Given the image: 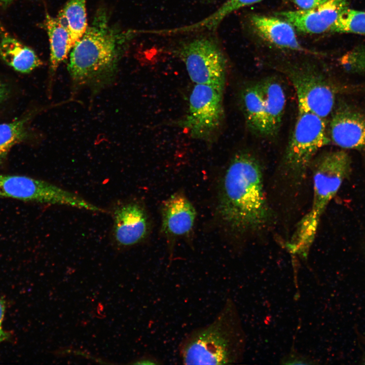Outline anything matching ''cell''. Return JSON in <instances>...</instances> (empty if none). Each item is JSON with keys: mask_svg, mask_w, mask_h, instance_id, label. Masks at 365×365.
<instances>
[{"mask_svg": "<svg viewBox=\"0 0 365 365\" xmlns=\"http://www.w3.org/2000/svg\"><path fill=\"white\" fill-rule=\"evenodd\" d=\"M217 212L230 231L243 234L263 228L271 211L266 197L259 160L247 152L237 153L222 178Z\"/></svg>", "mask_w": 365, "mask_h": 365, "instance_id": "6da1fadb", "label": "cell"}, {"mask_svg": "<svg viewBox=\"0 0 365 365\" xmlns=\"http://www.w3.org/2000/svg\"><path fill=\"white\" fill-rule=\"evenodd\" d=\"M140 30L114 24L100 7L71 49L67 69L75 85L99 86L114 76L131 41Z\"/></svg>", "mask_w": 365, "mask_h": 365, "instance_id": "7a4b0ae2", "label": "cell"}, {"mask_svg": "<svg viewBox=\"0 0 365 365\" xmlns=\"http://www.w3.org/2000/svg\"><path fill=\"white\" fill-rule=\"evenodd\" d=\"M246 335L234 302L228 299L208 324L193 329L180 342L178 351L184 364H226L240 362Z\"/></svg>", "mask_w": 365, "mask_h": 365, "instance_id": "3957f363", "label": "cell"}, {"mask_svg": "<svg viewBox=\"0 0 365 365\" xmlns=\"http://www.w3.org/2000/svg\"><path fill=\"white\" fill-rule=\"evenodd\" d=\"M351 161L343 150L327 152L313 162V197L309 211L298 223L287 244L298 254L306 256L314 240L320 217L351 170Z\"/></svg>", "mask_w": 365, "mask_h": 365, "instance_id": "277c9868", "label": "cell"}, {"mask_svg": "<svg viewBox=\"0 0 365 365\" xmlns=\"http://www.w3.org/2000/svg\"><path fill=\"white\" fill-rule=\"evenodd\" d=\"M326 126L325 119L298 110L283 162L285 170L296 184L304 179L317 152L331 142Z\"/></svg>", "mask_w": 365, "mask_h": 365, "instance_id": "5b68a950", "label": "cell"}, {"mask_svg": "<svg viewBox=\"0 0 365 365\" xmlns=\"http://www.w3.org/2000/svg\"><path fill=\"white\" fill-rule=\"evenodd\" d=\"M177 53L195 84H204L224 91L226 82L227 60L216 41L199 36L182 43Z\"/></svg>", "mask_w": 365, "mask_h": 365, "instance_id": "8992f818", "label": "cell"}, {"mask_svg": "<svg viewBox=\"0 0 365 365\" xmlns=\"http://www.w3.org/2000/svg\"><path fill=\"white\" fill-rule=\"evenodd\" d=\"M0 198L102 211V208L74 193L45 180L23 175L0 174Z\"/></svg>", "mask_w": 365, "mask_h": 365, "instance_id": "52a82bcc", "label": "cell"}, {"mask_svg": "<svg viewBox=\"0 0 365 365\" xmlns=\"http://www.w3.org/2000/svg\"><path fill=\"white\" fill-rule=\"evenodd\" d=\"M223 93L208 85L195 84L189 97L187 114L178 122V125L195 139L213 141L224 118Z\"/></svg>", "mask_w": 365, "mask_h": 365, "instance_id": "ba28073f", "label": "cell"}, {"mask_svg": "<svg viewBox=\"0 0 365 365\" xmlns=\"http://www.w3.org/2000/svg\"><path fill=\"white\" fill-rule=\"evenodd\" d=\"M286 74L295 90L298 110L325 119L331 115L336 91L327 77L319 70L305 66L290 67Z\"/></svg>", "mask_w": 365, "mask_h": 365, "instance_id": "9c48e42d", "label": "cell"}, {"mask_svg": "<svg viewBox=\"0 0 365 365\" xmlns=\"http://www.w3.org/2000/svg\"><path fill=\"white\" fill-rule=\"evenodd\" d=\"M330 135L342 149L365 148V115L353 105L339 101L331 114Z\"/></svg>", "mask_w": 365, "mask_h": 365, "instance_id": "30bf717a", "label": "cell"}, {"mask_svg": "<svg viewBox=\"0 0 365 365\" xmlns=\"http://www.w3.org/2000/svg\"><path fill=\"white\" fill-rule=\"evenodd\" d=\"M113 235L118 247L127 248L141 242L148 234L149 222L142 205L131 202L117 206L113 213Z\"/></svg>", "mask_w": 365, "mask_h": 365, "instance_id": "8fae6325", "label": "cell"}, {"mask_svg": "<svg viewBox=\"0 0 365 365\" xmlns=\"http://www.w3.org/2000/svg\"><path fill=\"white\" fill-rule=\"evenodd\" d=\"M347 6V0H328L311 9L282 11L275 15L301 32L318 34L331 31L338 16Z\"/></svg>", "mask_w": 365, "mask_h": 365, "instance_id": "7c38bea8", "label": "cell"}, {"mask_svg": "<svg viewBox=\"0 0 365 365\" xmlns=\"http://www.w3.org/2000/svg\"><path fill=\"white\" fill-rule=\"evenodd\" d=\"M162 233L170 240L189 235L196 216V210L187 197L177 192L170 196L162 204Z\"/></svg>", "mask_w": 365, "mask_h": 365, "instance_id": "4fadbf2b", "label": "cell"}, {"mask_svg": "<svg viewBox=\"0 0 365 365\" xmlns=\"http://www.w3.org/2000/svg\"><path fill=\"white\" fill-rule=\"evenodd\" d=\"M251 24L257 33L277 47L295 51H304L299 43L294 27L286 20L277 17L254 15Z\"/></svg>", "mask_w": 365, "mask_h": 365, "instance_id": "5bb4252c", "label": "cell"}, {"mask_svg": "<svg viewBox=\"0 0 365 365\" xmlns=\"http://www.w3.org/2000/svg\"><path fill=\"white\" fill-rule=\"evenodd\" d=\"M263 97L267 122V137L278 134L282 121L286 96L282 84L276 78L259 81Z\"/></svg>", "mask_w": 365, "mask_h": 365, "instance_id": "9a60e30c", "label": "cell"}, {"mask_svg": "<svg viewBox=\"0 0 365 365\" xmlns=\"http://www.w3.org/2000/svg\"><path fill=\"white\" fill-rule=\"evenodd\" d=\"M1 32L0 57L6 64L21 73H29L42 64L31 48L7 32Z\"/></svg>", "mask_w": 365, "mask_h": 365, "instance_id": "2e32d148", "label": "cell"}, {"mask_svg": "<svg viewBox=\"0 0 365 365\" xmlns=\"http://www.w3.org/2000/svg\"><path fill=\"white\" fill-rule=\"evenodd\" d=\"M241 106L246 125L251 133L267 137V122L260 82L245 86L240 94Z\"/></svg>", "mask_w": 365, "mask_h": 365, "instance_id": "e0dca14e", "label": "cell"}, {"mask_svg": "<svg viewBox=\"0 0 365 365\" xmlns=\"http://www.w3.org/2000/svg\"><path fill=\"white\" fill-rule=\"evenodd\" d=\"M44 27L50 45V71L53 76L72 48L70 32L60 17H53L46 12Z\"/></svg>", "mask_w": 365, "mask_h": 365, "instance_id": "ac0fdd59", "label": "cell"}, {"mask_svg": "<svg viewBox=\"0 0 365 365\" xmlns=\"http://www.w3.org/2000/svg\"><path fill=\"white\" fill-rule=\"evenodd\" d=\"M58 16L63 20L68 28L73 47L88 26L86 0H68Z\"/></svg>", "mask_w": 365, "mask_h": 365, "instance_id": "d6986e66", "label": "cell"}, {"mask_svg": "<svg viewBox=\"0 0 365 365\" xmlns=\"http://www.w3.org/2000/svg\"><path fill=\"white\" fill-rule=\"evenodd\" d=\"M263 0H226L216 10L194 24L177 28L178 32H188L199 30H213L228 15L242 8Z\"/></svg>", "mask_w": 365, "mask_h": 365, "instance_id": "ffe728a7", "label": "cell"}, {"mask_svg": "<svg viewBox=\"0 0 365 365\" xmlns=\"http://www.w3.org/2000/svg\"><path fill=\"white\" fill-rule=\"evenodd\" d=\"M26 121L27 120L23 118L10 123L0 124V161L7 157L15 145L26 137Z\"/></svg>", "mask_w": 365, "mask_h": 365, "instance_id": "44dd1931", "label": "cell"}, {"mask_svg": "<svg viewBox=\"0 0 365 365\" xmlns=\"http://www.w3.org/2000/svg\"><path fill=\"white\" fill-rule=\"evenodd\" d=\"M331 31L365 35V11L346 8L338 16Z\"/></svg>", "mask_w": 365, "mask_h": 365, "instance_id": "7402d4cb", "label": "cell"}, {"mask_svg": "<svg viewBox=\"0 0 365 365\" xmlns=\"http://www.w3.org/2000/svg\"><path fill=\"white\" fill-rule=\"evenodd\" d=\"M339 63L346 73L365 74V47L359 45L348 51L341 57Z\"/></svg>", "mask_w": 365, "mask_h": 365, "instance_id": "603a6c76", "label": "cell"}, {"mask_svg": "<svg viewBox=\"0 0 365 365\" xmlns=\"http://www.w3.org/2000/svg\"><path fill=\"white\" fill-rule=\"evenodd\" d=\"M312 358L301 354L296 351L291 350L281 359L280 363L286 364H312L315 362Z\"/></svg>", "mask_w": 365, "mask_h": 365, "instance_id": "cb8c5ba5", "label": "cell"}, {"mask_svg": "<svg viewBox=\"0 0 365 365\" xmlns=\"http://www.w3.org/2000/svg\"><path fill=\"white\" fill-rule=\"evenodd\" d=\"M131 364H160L161 360L150 354H144L128 363Z\"/></svg>", "mask_w": 365, "mask_h": 365, "instance_id": "d4e9b609", "label": "cell"}, {"mask_svg": "<svg viewBox=\"0 0 365 365\" xmlns=\"http://www.w3.org/2000/svg\"><path fill=\"white\" fill-rule=\"evenodd\" d=\"M299 10H309L317 7L328 0H292Z\"/></svg>", "mask_w": 365, "mask_h": 365, "instance_id": "484cf974", "label": "cell"}, {"mask_svg": "<svg viewBox=\"0 0 365 365\" xmlns=\"http://www.w3.org/2000/svg\"><path fill=\"white\" fill-rule=\"evenodd\" d=\"M5 306L4 302L0 299V344L7 337V334L3 329V321L4 317Z\"/></svg>", "mask_w": 365, "mask_h": 365, "instance_id": "4316f807", "label": "cell"}, {"mask_svg": "<svg viewBox=\"0 0 365 365\" xmlns=\"http://www.w3.org/2000/svg\"><path fill=\"white\" fill-rule=\"evenodd\" d=\"M8 95V89L6 86L0 82V103L4 100Z\"/></svg>", "mask_w": 365, "mask_h": 365, "instance_id": "83f0119b", "label": "cell"}, {"mask_svg": "<svg viewBox=\"0 0 365 365\" xmlns=\"http://www.w3.org/2000/svg\"><path fill=\"white\" fill-rule=\"evenodd\" d=\"M14 0H0V5L5 7L11 4Z\"/></svg>", "mask_w": 365, "mask_h": 365, "instance_id": "f1b7e54d", "label": "cell"}]
</instances>
